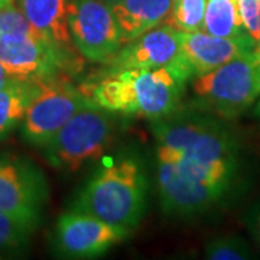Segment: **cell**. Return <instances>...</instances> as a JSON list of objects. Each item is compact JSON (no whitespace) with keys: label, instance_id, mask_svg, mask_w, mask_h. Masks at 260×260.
Masks as SVG:
<instances>
[{"label":"cell","instance_id":"1","mask_svg":"<svg viewBox=\"0 0 260 260\" xmlns=\"http://www.w3.org/2000/svg\"><path fill=\"white\" fill-rule=\"evenodd\" d=\"M186 81L189 77L172 65L107 71L81 90L90 102L107 112L158 120L177 110Z\"/></svg>","mask_w":260,"mask_h":260},{"label":"cell","instance_id":"2","mask_svg":"<svg viewBox=\"0 0 260 260\" xmlns=\"http://www.w3.org/2000/svg\"><path fill=\"white\" fill-rule=\"evenodd\" d=\"M146 192L148 179L142 160L132 153H121L94 172L73 210L130 232L145 213Z\"/></svg>","mask_w":260,"mask_h":260},{"label":"cell","instance_id":"3","mask_svg":"<svg viewBox=\"0 0 260 260\" xmlns=\"http://www.w3.org/2000/svg\"><path fill=\"white\" fill-rule=\"evenodd\" d=\"M152 130L158 162L239 169L237 140L217 117L169 114L155 121Z\"/></svg>","mask_w":260,"mask_h":260},{"label":"cell","instance_id":"4","mask_svg":"<svg viewBox=\"0 0 260 260\" xmlns=\"http://www.w3.org/2000/svg\"><path fill=\"white\" fill-rule=\"evenodd\" d=\"M114 136L116 123L112 112L91 103L75 113L41 149L52 168L77 172L102 158L112 146Z\"/></svg>","mask_w":260,"mask_h":260},{"label":"cell","instance_id":"5","mask_svg":"<svg viewBox=\"0 0 260 260\" xmlns=\"http://www.w3.org/2000/svg\"><path fill=\"white\" fill-rule=\"evenodd\" d=\"M198 102L215 117L233 119L260 97V51L256 48L191 81Z\"/></svg>","mask_w":260,"mask_h":260},{"label":"cell","instance_id":"6","mask_svg":"<svg viewBox=\"0 0 260 260\" xmlns=\"http://www.w3.org/2000/svg\"><path fill=\"white\" fill-rule=\"evenodd\" d=\"M88 104L91 102L83 90L59 75L41 81L20 124L23 139L42 148L75 113Z\"/></svg>","mask_w":260,"mask_h":260},{"label":"cell","instance_id":"7","mask_svg":"<svg viewBox=\"0 0 260 260\" xmlns=\"http://www.w3.org/2000/svg\"><path fill=\"white\" fill-rule=\"evenodd\" d=\"M48 201L42 171L30 160L0 155V211L37 230Z\"/></svg>","mask_w":260,"mask_h":260},{"label":"cell","instance_id":"8","mask_svg":"<svg viewBox=\"0 0 260 260\" xmlns=\"http://www.w3.org/2000/svg\"><path fill=\"white\" fill-rule=\"evenodd\" d=\"M73 52L39 34H16L0 38V62L12 80L41 83L70 70Z\"/></svg>","mask_w":260,"mask_h":260},{"label":"cell","instance_id":"9","mask_svg":"<svg viewBox=\"0 0 260 260\" xmlns=\"http://www.w3.org/2000/svg\"><path fill=\"white\" fill-rule=\"evenodd\" d=\"M68 26L74 47L91 62H110L124 44L110 5L102 0H68Z\"/></svg>","mask_w":260,"mask_h":260},{"label":"cell","instance_id":"10","mask_svg":"<svg viewBox=\"0 0 260 260\" xmlns=\"http://www.w3.org/2000/svg\"><path fill=\"white\" fill-rule=\"evenodd\" d=\"M127 233L129 230L106 223L91 214L71 210L56 221L55 244L67 257L90 259L124 240Z\"/></svg>","mask_w":260,"mask_h":260},{"label":"cell","instance_id":"11","mask_svg":"<svg viewBox=\"0 0 260 260\" xmlns=\"http://www.w3.org/2000/svg\"><path fill=\"white\" fill-rule=\"evenodd\" d=\"M158 188L164 211L179 217L205 213L229 194L227 189L207 184L177 165L164 162H158Z\"/></svg>","mask_w":260,"mask_h":260},{"label":"cell","instance_id":"12","mask_svg":"<svg viewBox=\"0 0 260 260\" xmlns=\"http://www.w3.org/2000/svg\"><path fill=\"white\" fill-rule=\"evenodd\" d=\"M253 49H256V42L250 35L223 38L211 35L203 29L181 32L179 56L175 64L192 80Z\"/></svg>","mask_w":260,"mask_h":260},{"label":"cell","instance_id":"13","mask_svg":"<svg viewBox=\"0 0 260 260\" xmlns=\"http://www.w3.org/2000/svg\"><path fill=\"white\" fill-rule=\"evenodd\" d=\"M181 30L164 23L146 34L124 42L110 59L109 71L152 70L171 67L178 61Z\"/></svg>","mask_w":260,"mask_h":260},{"label":"cell","instance_id":"14","mask_svg":"<svg viewBox=\"0 0 260 260\" xmlns=\"http://www.w3.org/2000/svg\"><path fill=\"white\" fill-rule=\"evenodd\" d=\"M18 6L41 37L73 52L74 42L68 26V0H18Z\"/></svg>","mask_w":260,"mask_h":260},{"label":"cell","instance_id":"15","mask_svg":"<svg viewBox=\"0 0 260 260\" xmlns=\"http://www.w3.org/2000/svg\"><path fill=\"white\" fill-rule=\"evenodd\" d=\"M110 8L123 42H127L164 23L172 12L174 0H119Z\"/></svg>","mask_w":260,"mask_h":260},{"label":"cell","instance_id":"16","mask_svg":"<svg viewBox=\"0 0 260 260\" xmlns=\"http://www.w3.org/2000/svg\"><path fill=\"white\" fill-rule=\"evenodd\" d=\"M39 83L13 80L0 88V140L22 124Z\"/></svg>","mask_w":260,"mask_h":260},{"label":"cell","instance_id":"17","mask_svg":"<svg viewBox=\"0 0 260 260\" xmlns=\"http://www.w3.org/2000/svg\"><path fill=\"white\" fill-rule=\"evenodd\" d=\"M203 30L223 38L249 35L243 26L236 0H207Z\"/></svg>","mask_w":260,"mask_h":260},{"label":"cell","instance_id":"18","mask_svg":"<svg viewBox=\"0 0 260 260\" xmlns=\"http://www.w3.org/2000/svg\"><path fill=\"white\" fill-rule=\"evenodd\" d=\"M207 0H177L165 23L181 32H195L203 29Z\"/></svg>","mask_w":260,"mask_h":260},{"label":"cell","instance_id":"19","mask_svg":"<svg viewBox=\"0 0 260 260\" xmlns=\"http://www.w3.org/2000/svg\"><path fill=\"white\" fill-rule=\"evenodd\" d=\"M34 232V229L0 211V254H12L25 250Z\"/></svg>","mask_w":260,"mask_h":260},{"label":"cell","instance_id":"20","mask_svg":"<svg viewBox=\"0 0 260 260\" xmlns=\"http://www.w3.org/2000/svg\"><path fill=\"white\" fill-rule=\"evenodd\" d=\"M205 257L211 260H246L251 257V250L242 237L220 236L207 243Z\"/></svg>","mask_w":260,"mask_h":260},{"label":"cell","instance_id":"21","mask_svg":"<svg viewBox=\"0 0 260 260\" xmlns=\"http://www.w3.org/2000/svg\"><path fill=\"white\" fill-rule=\"evenodd\" d=\"M16 34H38L15 3L0 8V38Z\"/></svg>","mask_w":260,"mask_h":260},{"label":"cell","instance_id":"22","mask_svg":"<svg viewBox=\"0 0 260 260\" xmlns=\"http://www.w3.org/2000/svg\"><path fill=\"white\" fill-rule=\"evenodd\" d=\"M237 10L246 32L260 45V0H236Z\"/></svg>","mask_w":260,"mask_h":260},{"label":"cell","instance_id":"23","mask_svg":"<svg viewBox=\"0 0 260 260\" xmlns=\"http://www.w3.org/2000/svg\"><path fill=\"white\" fill-rule=\"evenodd\" d=\"M10 81H13V80H12L9 75H8L6 70H5V67H3L2 62H0V88H2V87H5L6 84H9Z\"/></svg>","mask_w":260,"mask_h":260},{"label":"cell","instance_id":"24","mask_svg":"<svg viewBox=\"0 0 260 260\" xmlns=\"http://www.w3.org/2000/svg\"><path fill=\"white\" fill-rule=\"evenodd\" d=\"M254 232L257 234V237H259L260 240V207L259 210H257V213H256V220H254Z\"/></svg>","mask_w":260,"mask_h":260},{"label":"cell","instance_id":"25","mask_svg":"<svg viewBox=\"0 0 260 260\" xmlns=\"http://www.w3.org/2000/svg\"><path fill=\"white\" fill-rule=\"evenodd\" d=\"M12 3H15V0H0V8H5V6H9Z\"/></svg>","mask_w":260,"mask_h":260},{"label":"cell","instance_id":"26","mask_svg":"<svg viewBox=\"0 0 260 260\" xmlns=\"http://www.w3.org/2000/svg\"><path fill=\"white\" fill-rule=\"evenodd\" d=\"M254 116L260 119V97L259 100H257V104H256V109H254Z\"/></svg>","mask_w":260,"mask_h":260},{"label":"cell","instance_id":"27","mask_svg":"<svg viewBox=\"0 0 260 260\" xmlns=\"http://www.w3.org/2000/svg\"><path fill=\"white\" fill-rule=\"evenodd\" d=\"M102 2H104V3H107V5H110V6H112V5H114V3H116V2H119V0H102Z\"/></svg>","mask_w":260,"mask_h":260},{"label":"cell","instance_id":"28","mask_svg":"<svg viewBox=\"0 0 260 260\" xmlns=\"http://www.w3.org/2000/svg\"><path fill=\"white\" fill-rule=\"evenodd\" d=\"M256 48H257V49H259V51H260V45H257V47H256Z\"/></svg>","mask_w":260,"mask_h":260},{"label":"cell","instance_id":"29","mask_svg":"<svg viewBox=\"0 0 260 260\" xmlns=\"http://www.w3.org/2000/svg\"><path fill=\"white\" fill-rule=\"evenodd\" d=\"M175 2H177V0H174V3H175Z\"/></svg>","mask_w":260,"mask_h":260}]
</instances>
